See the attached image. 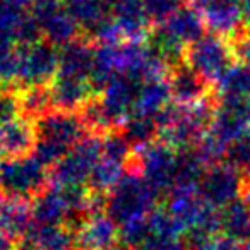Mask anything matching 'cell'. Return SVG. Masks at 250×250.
Returning a JSON list of instances; mask_svg holds the SVG:
<instances>
[{
  "label": "cell",
  "instance_id": "obj_43",
  "mask_svg": "<svg viewBox=\"0 0 250 250\" xmlns=\"http://www.w3.org/2000/svg\"><path fill=\"white\" fill-rule=\"evenodd\" d=\"M31 2H33V0H31Z\"/></svg>",
  "mask_w": 250,
  "mask_h": 250
},
{
  "label": "cell",
  "instance_id": "obj_1",
  "mask_svg": "<svg viewBox=\"0 0 250 250\" xmlns=\"http://www.w3.org/2000/svg\"><path fill=\"white\" fill-rule=\"evenodd\" d=\"M36 144L33 154L52 168L89 134L79 111L55 110L35 122Z\"/></svg>",
  "mask_w": 250,
  "mask_h": 250
},
{
  "label": "cell",
  "instance_id": "obj_32",
  "mask_svg": "<svg viewBox=\"0 0 250 250\" xmlns=\"http://www.w3.org/2000/svg\"><path fill=\"white\" fill-rule=\"evenodd\" d=\"M225 161L243 175L247 184L250 182V134L228 146Z\"/></svg>",
  "mask_w": 250,
  "mask_h": 250
},
{
  "label": "cell",
  "instance_id": "obj_31",
  "mask_svg": "<svg viewBox=\"0 0 250 250\" xmlns=\"http://www.w3.org/2000/svg\"><path fill=\"white\" fill-rule=\"evenodd\" d=\"M101 147H103L104 158H110V160H115L124 165L134 163L136 153H134L129 141L125 139L124 134L120 132V129L104 134L103 139H101Z\"/></svg>",
  "mask_w": 250,
  "mask_h": 250
},
{
  "label": "cell",
  "instance_id": "obj_27",
  "mask_svg": "<svg viewBox=\"0 0 250 250\" xmlns=\"http://www.w3.org/2000/svg\"><path fill=\"white\" fill-rule=\"evenodd\" d=\"M31 16V0H0V38L18 43V35Z\"/></svg>",
  "mask_w": 250,
  "mask_h": 250
},
{
  "label": "cell",
  "instance_id": "obj_5",
  "mask_svg": "<svg viewBox=\"0 0 250 250\" xmlns=\"http://www.w3.org/2000/svg\"><path fill=\"white\" fill-rule=\"evenodd\" d=\"M103 136L87 134L76 147L69 151L57 165L50 168L52 185L62 188H84L89 185L94 167L101 160Z\"/></svg>",
  "mask_w": 250,
  "mask_h": 250
},
{
  "label": "cell",
  "instance_id": "obj_24",
  "mask_svg": "<svg viewBox=\"0 0 250 250\" xmlns=\"http://www.w3.org/2000/svg\"><path fill=\"white\" fill-rule=\"evenodd\" d=\"M219 233L236 242L250 238V201L242 197L219 211Z\"/></svg>",
  "mask_w": 250,
  "mask_h": 250
},
{
  "label": "cell",
  "instance_id": "obj_23",
  "mask_svg": "<svg viewBox=\"0 0 250 250\" xmlns=\"http://www.w3.org/2000/svg\"><path fill=\"white\" fill-rule=\"evenodd\" d=\"M171 91L167 77H156V79L144 81L141 87L139 100H137L134 115L141 117H151L156 120V117L171 103Z\"/></svg>",
  "mask_w": 250,
  "mask_h": 250
},
{
  "label": "cell",
  "instance_id": "obj_36",
  "mask_svg": "<svg viewBox=\"0 0 250 250\" xmlns=\"http://www.w3.org/2000/svg\"><path fill=\"white\" fill-rule=\"evenodd\" d=\"M231 43H233V48H235L236 59L240 62L247 63V65H250V28H247V31L243 35H240Z\"/></svg>",
  "mask_w": 250,
  "mask_h": 250
},
{
  "label": "cell",
  "instance_id": "obj_7",
  "mask_svg": "<svg viewBox=\"0 0 250 250\" xmlns=\"http://www.w3.org/2000/svg\"><path fill=\"white\" fill-rule=\"evenodd\" d=\"M59 72V46L46 40L31 45H22L18 50V74L16 83L22 87L50 86ZM18 86V89H19Z\"/></svg>",
  "mask_w": 250,
  "mask_h": 250
},
{
  "label": "cell",
  "instance_id": "obj_18",
  "mask_svg": "<svg viewBox=\"0 0 250 250\" xmlns=\"http://www.w3.org/2000/svg\"><path fill=\"white\" fill-rule=\"evenodd\" d=\"M48 87L53 108L62 111H81L87 101L98 96L91 81L87 79L57 76Z\"/></svg>",
  "mask_w": 250,
  "mask_h": 250
},
{
  "label": "cell",
  "instance_id": "obj_33",
  "mask_svg": "<svg viewBox=\"0 0 250 250\" xmlns=\"http://www.w3.org/2000/svg\"><path fill=\"white\" fill-rule=\"evenodd\" d=\"M19 45L12 40L0 38V83L14 84L18 74Z\"/></svg>",
  "mask_w": 250,
  "mask_h": 250
},
{
  "label": "cell",
  "instance_id": "obj_26",
  "mask_svg": "<svg viewBox=\"0 0 250 250\" xmlns=\"http://www.w3.org/2000/svg\"><path fill=\"white\" fill-rule=\"evenodd\" d=\"M218 100H250V65L236 62L216 83Z\"/></svg>",
  "mask_w": 250,
  "mask_h": 250
},
{
  "label": "cell",
  "instance_id": "obj_37",
  "mask_svg": "<svg viewBox=\"0 0 250 250\" xmlns=\"http://www.w3.org/2000/svg\"><path fill=\"white\" fill-rule=\"evenodd\" d=\"M208 250H250V247L245 242H236V240H231L228 236L219 235L216 236Z\"/></svg>",
  "mask_w": 250,
  "mask_h": 250
},
{
  "label": "cell",
  "instance_id": "obj_22",
  "mask_svg": "<svg viewBox=\"0 0 250 250\" xmlns=\"http://www.w3.org/2000/svg\"><path fill=\"white\" fill-rule=\"evenodd\" d=\"M63 4L86 38L110 19V2L106 0H63Z\"/></svg>",
  "mask_w": 250,
  "mask_h": 250
},
{
  "label": "cell",
  "instance_id": "obj_16",
  "mask_svg": "<svg viewBox=\"0 0 250 250\" xmlns=\"http://www.w3.org/2000/svg\"><path fill=\"white\" fill-rule=\"evenodd\" d=\"M168 84H170L171 100L180 106H190V104L201 103V101L211 98V84L202 79L185 62L170 69Z\"/></svg>",
  "mask_w": 250,
  "mask_h": 250
},
{
  "label": "cell",
  "instance_id": "obj_2",
  "mask_svg": "<svg viewBox=\"0 0 250 250\" xmlns=\"http://www.w3.org/2000/svg\"><path fill=\"white\" fill-rule=\"evenodd\" d=\"M161 195L143 178V175L130 168L125 177L106 194L104 212L118 226L141 221L153 214L158 209Z\"/></svg>",
  "mask_w": 250,
  "mask_h": 250
},
{
  "label": "cell",
  "instance_id": "obj_11",
  "mask_svg": "<svg viewBox=\"0 0 250 250\" xmlns=\"http://www.w3.org/2000/svg\"><path fill=\"white\" fill-rule=\"evenodd\" d=\"M31 16L42 29L43 40L59 48L83 36L63 0H33Z\"/></svg>",
  "mask_w": 250,
  "mask_h": 250
},
{
  "label": "cell",
  "instance_id": "obj_38",
  "mask_svg": "<svg viewBox=\"0 0 250 250\" xmlns=\"http://www.w3.org/2000/svg\"><path fill=\"white\" fill-rule=\"evenodd\" d=\"M0 250H16V245L12 240H9L7 236L0 235Z\"/></svg>",
  "mask_w": 250,
  "mask_h": 250
},
{
  "label": "cell",
  "instance_id": "obj_10",
  "mask_svg": "<svg viewBox=\"0 0 250 250\" xmlns=\"http://www.w3.org/2000/svg\"><path fill=\"white\" fill-rule=\"evenodd\" d=\"M197 190L206 204L221 211L231 202L245 197L247 180L240 171L223 161L206 170Z\"/></svg>",
  "mask_w": 250,
  "mask_h": 250
},
{
  "label": "cell",
  "instance_id": "obj_4",
  "mask_svg": "<svg viewBox=\"0 0 250 250\" xmlns=\"http://www.w3.org/2000/svg\"><path fill=\"white\" fill-rule=\"evenodd\" d=\"M216 101L211 98L190 106L178 104L177 113L168 125L160 129V141L175 151L195 147L211 127Z\"/></svg>",
  "mask_w": 250,
  "mask_h": 250
},
{
  "label": "cell",
  "instance_id": "obj_34",
  "mask_svg": "<svg viewBox=\"0 0 250 250\" xmlns=\"http://www.w3.org/2000/svg\"><path fill=\"white\" fill-rule=\"evenodd\" d=\"M143 4L154 28L167 22L178 9L184 7V0H143Z\"/></svg>",
  "mask_w": 250,
  "mask_h": 250
},
{
  "label": "cell",
  "instance_id": "obj_17",
  "mask_svg": "<svg viewBox=\"0 0 250 250\" xmlns=\"http://www.w3.org/2000/svg\"><path fill=\"white\" fill-rule=\"evenodd\" d=\"M94 63V43L86 36H79L74 42L59 48V72L57 76L91 81Z\"/></svg>",
  "mask_w": 250,
  "mask_h": 250
},
{
  "label": "cell",
  "instance_id": "obj_8",
  "mask_svg": "<svg viewBox=\"0 0 250 250\" xmlns=\"http://www.w3.org/2000/svg\"><path fill=\"white\" fill-rule=\"evenodd\" d=\"M177 154L178 151H175L173 147L156 141L154 144L136 153L132 165L158 194L167 195L175 187Z\"/></svg>",
  "mask_w": 250,
  "mask_h": 250
},
{
  "label": "cell",
  "instance_id": "obj_3",
  "mask_svg": "<svg viewBox=\"0 0 250 250\" xmlns=\"http://www.w3.org/2000/svg\"><path fill=\"white\" fill-rule=\"evenodd\" d=\"M50 184V168L35 154L5 158L0 165V195L31 202Z\"/></svg>",
  "mask_w": 250,
  "mask_h": 250
},
{
  "label": "cell",
  "instance_id": "obj_29",
  "mask_svg": "<svg viewBox=\"0 0 250 250\" xmlns=\"http://www.w3.org/2000/svg\"><path fill=\"white\" fill-rule=\"evenodd\" d=\"M129 170L130 168H127V165L118 163V161L110 160V158H104L103 154H101V160L98 161V165L94 167L87 188L96 192V194L106 195L108 192L113 190L115 185L125 177V173Z\"/></svg>",
  "mask_w": 250,
  "mask_h": 250
},
{
  "label": "cell",
  "instance_id": "obj_21",
  "mask_svg": "<svg viewBox=\"0 0 250 250\" xmlns=\"http://www.w3.org/2000/svg\"><path fill=\"white\" fill-rule=\"evenodd\" d=\"M160 28H163L171 38L177 40L184 46H190L192 43H195L204 35H208L204 19L192 5L180 7L167 22L160 24Z\"/></svg>",
  "mask_w": 250,
  "mask_h": 250
},
{
  "label": "cell",
  "instance_id": "obj_14",
  "mask_svg": "<svg viewBox=\"0 0 250 250\" xmlns=\"http://www.w3.org/2000/svg\"><path fill=\"white\" fill-rule=\"evenodd\" d=\"M110 16L118 26L125 42H146L153 29L143 0H111Z\"/></svg>",
  "mask_w": 250,
  "mask_h": 250
},
{
  "label": "cell",
  "instance_id": "obj_20",
  "mask_svg": "<svg viewBox=\"0 0 250 250\" xmlns=\"http://www.w3.org/2000/svg\"><path fill=\"white\" fill-rule=\"evenodd\" d=\"M36 144V127L35 122L26 117H19L16 120L0 127V146L7 158H19L33 154Z\"/></svg>",
  "mask_w": 250,
  "mask_h": 250
},
{
  "label": "cell",
  "instance_id": "obj_41",
  "mask_svg": "<svg viewBox=\"0 0 250 250\" xmlns=\"http://www.w3.org/2000/svg\"><path fill=\"white\" fill-rule=\"evenodd\" d=\"M247 243H249V247H250V238H249V240H247Z\"/></svg>",
  "mask_w": 250,
  "mask_h": 250
},
{
  "label": "cell",
  "instance_id": "obj_42",
  "mask_svg": "<svg viewBox=\"0 0 250 250\" xmlns=\"http://www.w3.org/2000/svg\"><path fill=\"white\" fill-rule=\"evenodd\" d=\"M106 2H111V0H106Z\"/></svg>",
  "mask_w": 250,
  "mask_h": 250
},
{
  "label": "cell",
  "instance_id": "obj_30",
  "mask_svg": "<svg viewBox=\"0 0 250 250\" xmlns=\"http://www.w3.org/2000/svg\"><path fill=\"white\" fill-rule=\"evenodd\" d=\"M19 91V101H21V115L36 122L53 110L52 94L48 86H33L22 87Z\"/></svg>",
  "mask_w": 250,
  "mask_h": 250
},
{
  "label": "cell",
  "instance_id": "obj_28",
  "mask_svg": "<svg viewBox=\"0 0 250 250\" xmlns=\"http://www.w3.org/2000/svg\"><path fill=\"white\" fill-rule=\"evenodd\" d=\"M120 132L129 141L134 153H139L144 147L151 146L156 141H160V127L158 122L151 117H141L132 115L129 120L120 127Z\"/></svg>",
  "mask_w": 250,
  "mask_h": 250
},
{
  "label": "cell",
  "instance_id": "obj_19",
  "mask_svg": "<svg viewBox=\"0 0 250 250\" xmlns=\"http://www.w3.org/2000/svg\"><path fill=\"white\" fill-rule=\"evenodd\" d=\"M33 226L31 202L0 195V235L21 242Z\"/></svg>",
  "mask_w": 250,
  "mask_h": 250
},
{
  "label": "cell",
  "instance_id": "obj_40",
  "mask_svg": "<svg viewBox=\"0 0 250 250\" xmlns=\"http://www.w3.org/2000/svg\"><path fill=\"white\" fill-rule=\"evenodd\" d=\"M110 250H129V249H125L124 245H120V243H118V245H115V247H111Z\"/></svg>",
  "mask_w": 250,
  "mask_h": 250
},
{
  "label": "cell",
  "instance_id": "obj_35",
  "mask_svg": "<svg viewBox=\"0 0 250 250\" xmlns=\"http://www.w3.org/2000/svg\"><path fill=\"white\" fill-rule=\"evenodd\" d=\"M22 117L18 87H0V127Z\"/></svg>",
  "mask_w": 250,
  "mask_h": 250
},
{
  "label": "cell",
  "instance_id": "obj_39",
  "mask_svg": "<svg viewBox=\"0 0 250 250\" xmlns=\"http://www.w3.org/2000/svg\"><path fill=\"white\" fill-rule=\"evenodd\" d=\"M5 158H7V156H5L4 149H2V146H0V165L4 163V160H5Z\"/></svg>",
  "mask_w": 250,
  "mask_h": 250
},
{
  "label": "cell",
  "instance_id": "obj_9",
  "mask_svg": "<svg viewBox=\"0 0 250 250\" xmlns=\"http://www.w3.org/2000/svg\"><path fill=\"white\" fill-rule=\"evenodd\" d=\"M211 35L235 42L247 31L243 0H190Z\"/></svg>",
  "mask_w": 250,
  "mask_h": 250
},
{
  "label": "cell",
  "instance_id": "obj_15",
  "mask_svg": "<svg viewBox=\"0 0 250 250\" xmlns=\"http://www.w3.org/2000/svg\"><path fill=\"white\" fill-rule=\"evenodd\" d=\"M74 233L79 250H110L120 243V226L106 212L89 216Z\"/></svg>",
  "mask_w": 250,
  "mask_h": 250
},
{
  "label": "cell",
  "instance_id": "obj_25",
  "mask_svg": "<svg viewBox=\"0 0 250 250\" xmlns=\"http://www.w3.org/2000/svg\"><path fill=\"white\" fill-rule=\"evenodd\" d=\"M208 168L209 167L195 147L178 151L173 188H199V184Z\"/></svg>",
  "mask_w": 250,
  "mask_h": 250
},
{
  "label": "cell",
  "instance_id": "obj_13",
  "mask_svg": "<svg viewBox=\"0 0 250 250\" xmlns=\"http://www.w3.org/2000/svg\"><path fill=\"white\" fill-rule=\"evenodd\" d=\"M228 147L250 134V100H216L214 115L208 130Z\"/></svg>",
  "mask_w": 250,
  "mask_h": 250
},
{
  "label": "cell",
  "instance_id": "obj_12",
  "mask_svg": "<svg viewBox=\"0 0 250 250\" xmlns=\"http://www.w3.org/2000/svg\"><path fill=\"white\" fill-rule=\"evenodd\" d=\"M143 84L144 81L139 77L129 76V74H118L98 94L115 129H120L134 115Z\"/></svg>",
  "mask_w": 250,
  "mask_h": 250
},
{
  "label": "cell",
  "instance_id": "obj_6",
  "mask_svg": "<svg viewBox=\"0 0 250 250\" xmlns=\"http://www.w3.org/2000/svg\"><path fill=\"white\" fill-rule=\"evenodd\" d=\"M236 53L233 43L216 35H204L201 40L187 46L185 63L195 70L202 79L214 84L236 63Z\"/></svg>",
  "mask_w": 250,
  "mask_h": 250
}]
</instances>
